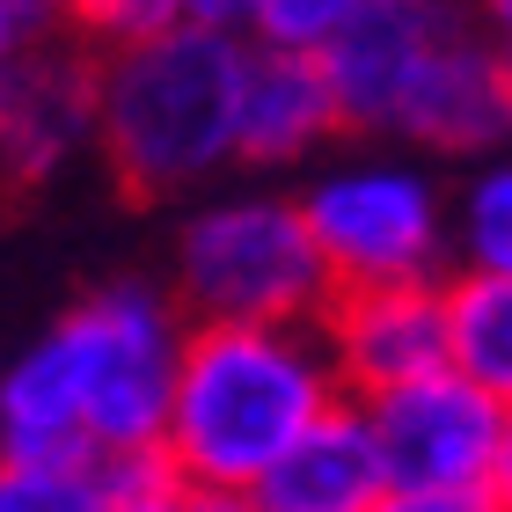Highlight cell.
Here are the masks:
<instances>
[{"instance_id":"1","label":"cell","mask_w":512,"mask_h":512,"mask_svg":"<svg viewBox=\"0 0 512 512\" xmlns=\"http://www.w3.org/2000/svg\"><path fill=\"white\" fill-rule=\"evenodd\" d=\"M337 403L315 322H183L154 454L176 491H249Z\"/></svg>"},{"instance_id":"2","label":"cell","mask_w":512,"mask_h":512,"mask_svg":"<svg viewBox=\"0 0 512 512\" xmlns=\"http://www.w3.org/2000/svg\"><path fill=\"white\" fill-rule=\"evenodd\" d=\"M242 59V37L191 30V22L96 52V147L110 154L125 191H198L213 169L235 161Z\"/></svg>"},{"instance_id":"3","label":"cell","mask_w":512,"mask_h":512,"mask_svg":"<svg viewBox=\"0 0 512 512\" xmlns=\"http://www.w3.org/2000/svg\"><path fill=\"white\" fill-rule=\"evenodd\" d=\"M330 271L300 227L293 198L242 191L183 220L176 315L183 322H315L330 308Z\"/></svg>"},{"instance_id":"4","label":"cell","mask_w":512,"mask_h":512,"mask_svg":"<svg viewBox=\"0 0 512 512\" xmlns=\"http://www.w3.org/2000/svg\"><path fill=\"white\" fill-rule=\"evenodd\" d=\"M176 344L183 315L169 293L139 286H103L52 330V352L74 381L81 425L96 454H132L161 447V417H169V381H176Z\"/></svg>"},{"instance_id":"5","label":"cell","mask_w":512,"mask_h":512,"mask_svg":"<svg viewBox=\"0 0 512 512\" xmlns=\"http://www.w3.org/2000/svg\"><path fill=\"white\" fill-rule=\"evenodd\" d=\"M300 227L330 271V286H403V278H439L447 256V213L425 169L403 161H344L308 183Z\"/></svg>"},{"instance_id":"6","label":"cell","mask_w":512,"mask_h":512,"mask_svg":"<svg viewBox=\"0 0 512 512\" xmlns=\"http://www.w3.org/2000/svg\"><path fill=\"white\" fill-rule=\"evenodd\" d=\"M388 483L410 491H491L512 498V403L461 374L410 381L359 403Z\"/></svg>"},{"instance_id":"7","label":"cell","mask_w":512,"mask_h":512,"mask_svg":"<svg viewBox=\"0 0 512 512\" xmlns=\"http://www.w3.org/2000/svg\"><path fill=\"white\" fill-rule=\"evenodd\" d=\"M315 337L330 352L344 403H374V395L447 374V300H439V278L337 286L330 308L315 315Z\"/></svg>"},{"instance_id":"8","label":"cell","mask_w":512,"mask_h":512,"mask_svg":"<svg viewBox=\"0 0 512 512\" xmlns=\"http://www.w3.org/2000/svg\"><path fill=\"white\" fill-rule=\"evenodd\" d=\"M469 22H476L469 0H359V15L315 52L322 81H330V103H337V125L388 132L417 66Z\"/></svg>"},{"instance_id":"9","label":"cell","mask_w":512,"mask_h":512,"mask_svg":"<svg viewBox=\"0 0 512 512\" xmlns=\"http://www.w3.org/2000/svg\"><path fill=\"white\" fill-rule=\"evenodd\" d=\"M96 139V52L44 37L15 59L0 96V191L52 183Z\"/></svg>"},{"instance_id":"10","label":"cell","mask_w":512,"mask_h":512,"mask_svg":"<svg viewBox=\"0 0 512 512\" xmlns=\"http://www.w3.org/2000/svg\"><path fill=\"white\" fill-rule=\"evenodd\" d=\"M512 125V66L498 30H454L439 52L417 66V81L395 103V139H417V147L439 154H491Z\"/></svg>"},{"instance_id":"11","label":"cell","mask_w":512,"mask_h":512,"mask_svg":"<svg viewBox=\"0 0 512 512\" xmlns=\"http://www.w3.org/2000/svg\"><path fill=\"white\" fill-rule=\"evenodd\" d=\"M381 491H388V469H381L374 425H366L359 403H337L249 483V505L256 512H374Z\"/></svg>"},{"instance_id":"12","label":"cell","mask_w":512,"mask_h":512,"mask_svg":"<svg viewBox=\"0 0 512 512\" xmlns=\"http://www.w3.org/2000/svg\"><path fill=\"white\" fill-rule=\"evenodd\" d=\"M337 125V103H330V81L308 52H256L242 59V96H235V161H300L315 154Z\"/></svg>"},{"instance_id":"13","label":"cell","mask_w":512,"mask_h":512,"mask_svg":"<svg viewBox=\"0 0 512 512\" xmlns=\"http://www.w3.org/2000/svg\"><path fill=\"white\" fill-rule=\"evenodd\" d=\"M447 300V374L512 395V278L461 271L454 286H439Z\"/></svg>"},{"instance_id":"14","label":"cell","mask_w":512,"mask_h":512,"mask_svg":"<svg viewBox=\"0 0 512 512\" xmlns=\"http://www.w3.org/2000/svg\"><path fill=\"white\" fill-rule=\"evenodd\" d=\"M454 242L469 256V271L483 278H512V169H483L461 198Z\"/></svg>"},{"instance_id":"15","label":"cell","mask_w":512,"mask_h":512,"mask_svg":"<svg viewBox=\"0 0 512 512\" xmlns=\"http://www.w3.org/2000/svg\"><path fill=\"white\" fill-rule=\"evenodd\" d=\"M352 15H359V0H249L242 44H256V52H308L315 59Z\"/></svg>"},{"instance_id":"16","label":"cell","mask_w":512,"mask_h":512,"mask_svg":"<svg viewBox=\"0 0 512 512\" xmlns=\"http://www.w3.org/2000/svg\"><path fill=\"white\" fill-rule=\"evenodd\" d=\"M0 512H110L96 461H52V469H30V461H0Z\"/></svg>"},{"instance_id":"17","label":"cell","mask_w":512,"mask_h":512,"mask_svg":"<svg viewBox=\"0 0 512 512\" xmlns=\"http://www.w3.org/2000/svg\"><path fill=\"white\" fill-rule=\"evenodd\" d=\"M59 22H74L81 37H96L103 52L132 37H154L176 22V0H59Z\"/></svg>"},{"instance_id":"18","label":"cell","mask_w":512,"mask_h":512,"mask_svg":"<svg viewBox=\"0 0 512 512\" xmlns=\"http://www.w3.org/2000/svg\"><path fill=\"white\" fill-rule=\"evenodd\" d=\"M96 483H103V505H147V498H169L176 476L169 461H161L154 447H132V454H96Z\"/></svg>"},{"instance_id":"19","label":"cell","mask_w":512,"mask_h":512,"mask_svg":"<svg viewBox=\"0 0 512 512\" xmlns=\"http://www.w3.org/2000/svg\"><path fill=\"white\" fill-rule=\"evenodd\" d=\"M52 30H59V0H0V96H8L15 59L30 44H44Z\"/></svg>"},{"instance_id":"20","label":"cell","mask_w":512,"mask_h":512,"mask_svg":"<svg viewBox=\"0 0 512 512\" xmlns=\"http://www.w3.org/2000/svg\"><path fill=\"white\" fill-rule=\"evenodd\" d=\"M374 512H512V498H491V491H410V483H388Z\"/></svg>"},{"instance_id":"21","label":"cell","mask_w":512,"mask_h":512,"mask_svg":"<svg viewBox=\"0 0 512 512\" xmlns=\"http://www.w3.org/2000/svg\"><path fill=\"white\" fill-rule=\"evenodd\" d=\"M176 22H191V30H220V37H242L249 0H176Z\"/></svg>"},{"instance_id":"22","label":"cell","mask_w":512,"mask_h":512,"mask_svg":"<svg viewBox=\"0 0 512 512\" xmlns=\"http://www.w3.org/2000/svg\"><path fill=\"white\" fill-rule=\"evenodd\" d=\"M176 512H256L249 491H176Z\"/></svg>"},{"instance_id":"23","label":"cell","mask_w":512,"mask_h":512,"mask_svg":"<svg viewBox=\"0 0 512 512\" xmlns=\"http://www.w3.org/2000/svg\"><path fill=\"white\" fill-rule=\"evenodd\" d=\"M118 512H176V491L169 498H147V505H118Z\"/></svg>"}]
</instances>
